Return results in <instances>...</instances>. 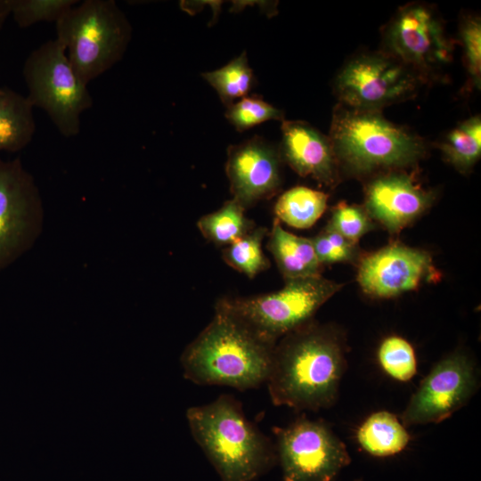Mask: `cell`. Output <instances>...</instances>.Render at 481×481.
Returning <instances> with one entry per match:
<instances>
[{
    "label": "cell",
    "instance_id": "cell-1",
    "mask_svg": "<svg viewBox=\"0 0 481 481\" xmlns=\"http://www.w3.org/2000/svg\"><path fill=\"white\" fill-rule=\"evenodd\" d=\"M346 367L340 335L312 321L277 341L265 384L274 405L316 412L336 402Z\"/></svg>",
    "mask_w": 481,
    "mask_h": 481
},
{
    "label": "cell",
    "instance_id": "cell-2",
    "mask_svg": "<svg viewBox=\"0 0 481 481\" xmlns=\"http://www.w3.org/2000/svg\"><path fill=\"white\" fill-rule=\"evenodd\" d=\"M275 345L216 307L210 322L182 354L184 378L197 385L257 388L267 381Z\"/></svg>",
    "mask_w": 481,
    "mask_h": 481
},
{
    "label": "cell",
    "instance_id": "cell-3",
    "mask_svg": "<svg viewBox=\"0 0 481 481\" xmlns=\"http://www.w3.org/2000/svg\"><path fill=\"white\" fill-rule=\"evenodd\" d=\"M186 418L193 439L221 481H254L277 462L274 444L245 416L241 404L231 395L189 407Z\"/></svg>",
    "mask_w": 481,
    "mask_h": 481
},
{
    "label": "cell",
    "instance_id": "cell-4",
    "mask_svg": "<svg viewBox=\"0 0 481 481\" xmlns=\"http://www.w3.org/2000/svg\"><path fill=\"white\" fill-rule=\"evenodd\" d=\"M329 139L338 163L355 174L408 167L425 151L418 136L378 110L346 106L335 110Z\"/></svg>",
    "mask_w": 481,
    "mask_h": 481
},
{
    "label": "cell",
    "instance_id": "cell-5",
    "mask_svg": "<svg viewBox=\"0 0 481 481\" xmlns=\"http://www.w3.org/2000/svg\"><path fill=\"white\" fill-rule=\"evenodd\" d=\"M57 40L85 84L121 60L131 38V26L113 0H85L55 22Z\"/></svg>",
    "mask_w": 481,
    "mask_h": 481
},
{
    "label": "cell",
    "instance_id": "cell-6",
    "mask_svg": "<svg viewBox=\"0 0 481 481\" xmlns=\"http://www.w3.org/2000/svg\"><path fill=\"white\" fill-rule=\"evenodd\" d=\"M341 288L342 284L321 274L289 279L277 291L222 298L216 307L275 345L282 337L312 322L318 309Z\"/></svg>",
    "mask_w": 481,
    "mask_h": 481
},
{
    "label": "cell",
    "instance_id": "cell-7",
    "mask_svg": "<svg viewBox=\"0 0 481 481\" xmlns=\"http://www.w3.org/2000/svg\"><path fill=\"white\" fill-rule=\"evenodd\" d=\"M23 77L30 104L43 109L62 135H77L80 115L92 107L93 99L64 46L54 39L35 49L25 61Z\"/></svg>",
    "mask_w": 481,
    "mask_h": 481
},
{
    "label": "cell",
    "instance_id": "cell-8",
    "mask_svg": "<svg viewBox=\"0 0 481 481\" xmlns=\"http://www.w3.org/2000/svg\"><path fill=\"white\" fill-rule=\"evenodd\" d=\"M273 432L284 481H334L351 461L346 444L322 420L302 415Z\"/></svg>",
    "mask_w": 481,
    "mask_h": 481
},
{
    "label": "cell",
    "instance_id": "cell-9",
    "mask_svg": "<svg viewBox=\"0 0 481 481\" xmlns=\"http://www.w3.org/2000/svg\"><path fill=\"white\" fill-rule=\"evenodd\" d=\"M39 190L20 158L0 157V272L32 248L43 228Z\"/></svg>",
    "mask_w": 481,
    "mask_h": 481
},
{
    "label": "cell",
    "instance_id": "cell-10",
    "mask_svg": "<svg viewBox=\"0 0 481 481\" xmlns=\"http://www.w3.org/2000/svg\"><path fill=\"white\" fill-rule=\"evenodd\" d=\"M420 76L387 53L363 54L350 61L336 78L344 106L379 110L412 96Z\"/></svg>",
    "mask_w": 481,
    "mask_h": 481
},
{
    "label": "cell",
    "instance_id": "cell-11",
    "mask_svg": "<svg viewBox=\"0 0 481 481\" xmlns=\"http://www.w3.org/2000/svg\"><path fill=\"white\" fill-rule=\"evenodd\" d=\"M477 387L474 363L461 352L437 362L401 415L405 427L438 423L464 406Z\"/></svg>",
    "mask_w": 481,
    "mask_h": 481
},
{
    "label": "cell",
    "instance_id": "cell-12",
    "mask_svg": "<svg viewBox=\"0 0 481 481\" xmlns=\"http://www.w3.org/2000/svg\"><path fill=\"white\" fill-rule=\"evenodd\" d=\"M388 55L420 76L450 61L452 45L440 19L428 6L411 4L393 18L385 32Z\"/></svg>",
    "mask_w": 481,
    "mask_h": 481
},
{
    "label": "cell",
    "instance_id": "cell-13",
    "mask_svg": "<svg viewBox=\"0 0 481 481\" xmlns=\"http://www.w3.org/2000/svg\"><path fill=\"white\" fill-rule=\"evenodd\" d=\"M433 274L428 253L394 243L362 259L357 281L370 296L393 298L415 289Z\"/></svg>",
    "mask_w": 481,
    "mask_h": 481
},
{
    "label": "cell",
    "instance_id": "cell-14",
    "mask_svg": "<svg viewBox=\"0 0 481 481\" xmlns=\"http://www.w3.org/2000/svg\"><path fill=\"white\" fill-rule=\"evenodd\" d=\"M279 151L255 136L228 149L225 171L232 199L245 209L273 196L280 189Z\"/></svg>",
    "mask_w": 481,
    "mask_h": 481
},
{
    "label": "cell",
    "instance_id": "cell-15",
    "mask_svg": "<svg viewBox=\"0 0 481 481\" xmlns=\"http://www.w3.org/2000/svg\"><path fill=\"white\" fill-rule=\"evenodd\" d=\"M433 196L405 173L378 176L366 188L365 206L370 216L390 232H398L420 216Z\"/></svg>",
    "mask_w": 481,
    "mask_h": 481
},
{
    "label": "cell",
    "instance_id": "cell-16",
    "mask_svg": "<svg viewBox=\"0 0 481 481\" xmlns=\"http://www.w3.org/2000/svg\"><path fill=\"white\" fill-rule=\"evenodd\" d=\"M280 157L301 176L331 186L338 181V163L329 137L302 121H283Z\"/></svg>",
    "mask_w": 481,
    "mask_h": 481
},
{
    "label": "cell",
    "instance_id": "cell-17",
    "mask_svg": "<svg viewBox=\"0 0 481 481\" xmlns=\"http://www.w3.org/2000/svg\"><path fill=\"white\" fill-rule=\"evenodd\" d=\"M267 249L284 280L320 274L322 264L316 257L312 240L287 232L277 218L269 233Z\"/></svg>",
    "mask_w": 481,
    "mask_h": 481
},
{
    "label": "cell",
    "instance_id": "cell-18",
    "mask_svg": "<svg viewBox=\"0 0 481 481\" xmlns=\"http://www.w3.org/2000/svg\"><path fill=\"white\" fill-rule=\"evenodd\" d=\"M32 108L27 97L0 88V151L16 152L31 142L36 129Z\"/></svg>",
    "mask_w": 481,
    "mask_h": 481
},
{
    "label": "cell",
    "instance_id": "cell-19",
    "mask_svg": "<svg viewBox=\"0 0 481 481\" xmlns=\"http://www.w3.org/2000/svg\"><path fill=\"white\" fill-rule=\"evenodd\" d=\"M356 439L361 447L376 457H387L402 452L411 436L402 421L387 411L371 414L359 427Z\"/></svg>",
    "mask_w": 481,
    "mask_h": 481
},
{
    "label": "cell",
    "instance_id": "cell-20",
    "mask_svg": "<svg viewBox=\"0 0 481 481\" xmlns=\"http://www.w3.org/2000/svg\"><path fill=\"white\" fill-rule=\"evenodd\" d=\"M328 198L326 193L306 186L293 187L277 200L276 218L294 228H309L324 213Z\"/></svg>",
    "mask_w": 481,
    "mask_h": 481
},
{
    "label": "cell",
    "instance_id": "cell-21",
    "mask_svg": "<svg viewBox=\"0 0 481 481\" xmlns=\"http://www.w3.org/2000/svg\"><path fill=\"white\" fill-rule=\"evenodd\" d=\"M245 208L234 199L218 210L202 216L198 227L202 235L216 245H230L254 229L244 214Z\"/></svg>",
    "mask_w": 481,
    "mask_h": 481
},
{
    "label": "cell",
    "instance_id": "cell-22",
    "mask_svg": "<svg viewBox=\"0 0 481 481\" xmlns=\"http://www.w3.org/2000/svg\"><path fill=\"white\" fill-rule=\"evenodd\" d=\"M446 160L461 172L469 170L481 155V119L470 118L452 129L441 144Z\"/></svg>",
    "mask_w": 481,
    "mask_h": 481
},
{
    "label": "cell",
    "instance_id": "cell-23",
    "mask_svg": "<svg viewBox=\"0 0 481 481\" xmlns=\"http://www.w3.org/2000/svg\"><path fill=\"white\" fill-rule=\"evenodd\" d=\"M202 76L227 106L235 100L247 96L254 83L253 72L245 52L225 66L206 72Z\"/></svg>",
    "mask_w": 481,
    "mask_h": 481
},
{
    "label": "cell",
    "instance_id": "cell-24",
    "mask_svg": "<svg viewBox=\"0 0 481 481\" xmlns=\"http://www.w3.org/2000/svg\"><path fill=\"white\" fill-rule=\"evenodd\" d=\"M267 232L265 227L254 228L223 250L227 265L249 278L266 270L270 263L262 249V241Z\"/></svg>",
    "mask_w": 481,
    "mask_h": 481
},
{
    "label": "cell",
    "instance_id": "cell-25",
    "mask_svg": "<svg viewBox=\"0 0 481 481\" xmlns=\"http://www.w3.org/2000/svg\"><path fill=\"white\" fill-rule=\"evenodd\" d=\"M381 369L390 378L407 382L417 372V361L412 346L404 338L389 336L382 340L378 353Z\"/></svg>",
    "mask_w": 481,
    "mask_h": 481
},
{
    "label": "cell",
    "instance_id": "cell-26",
    "mask_svg": "<svg viewBox=\"0 0 481 481\" xmlns=\"http://www.w3.org/2000/svg\"><path fill=\"white\" fill-rule=\"evenodd\" d=\"M227 107L225 117L240 132L268 120H281L283 118V113L281 110L255 95L245 96Z\"/></svg>",
    "mask_w": 481,
    "mask_h": 481
},
{
    "label": "cell",
    "instance_id": "cell-27",
    "mask_svg": "<svg viewBox=\"0 0 481 481\" xmlns=\"http://www.w3.org/2000/svg\"><path fill=\"white\" fill-rule=\"evenodd\" d=\"M77 0H11V14L21 28L38 21H57Z\"/></svg>",
    "mask_w": 481,
    "mask_h": 481
},
{
    "label": "cell",
    "instance_id": "cell-28",
    "mask_svg": "<svg viewBox=\"0 0 481 481\" xmlns=\"http://www.w3.org/2000/svg\"><path fill=\"white\" fill-rule=\"evenodd\" d=\"M327 226L346 240L356 243L362 236L373 228V224L364 208L339 202L333 208L331 219Z\"/></svg>",
    "mask_w": 481,
    "mask_h": 481
},
{
    "label": "cell",
    "instance_id": "cell-29",
    "mask_svg": "<svg viewBox=\"0 0 481 481\" xmlns=\"http://www.w3.org/2000/svg\"><path fill=\"white\" fill-rule=\"evenodd\" d=\"M311 240L322 265L348 262L356 257V243L346 240L329 226Z\"/></svg>",
    "mask_w": 481,
    "mask_h": 481
},
{
    "label": "cell",
    "instance_id": "cell-30",
    "mask_svg": "<svg viewBox=\"0 0 481 481\" xmlns=\"http://www.w3.org/2000/svg\"><path fill=\"white\" fill-rule=\"evenodd\" d=\"M461 38L464 48L465 63L473 84L479 89L481 83V24L470 18L461 27Z\"/></svg>",
    "mask_w": 481,
    "mask_h": 481
},
{
    "label": "cell",
    "instance_id": "cell-31",
    "mask_svg": "<svg viewBox=\"0 0 481 481\" xmlns=\"http://www.w3.org/2000/svg\"><path fill=\"white\" fill-rule=\"evenodd\" d=\"M11 0H0V29L11 14Z\"/></svg>",
    "mask_w": 481,
    "mask_h": 481
},
{
    "label": "cell",
    "instance_id": "cell-32",
    "mask_svg": "<svg viewBox=\"0 0 481 481\" xmlns=\"http://www.w3.org/2000/svg\"><path fill=\"white\" fill-rule=\"evenodd\" d=\"M355 481H361L360 479L355 480Z\"/></svg>",
    "mask_w": 481,
    "mask_h": 481
}]
</instances>
